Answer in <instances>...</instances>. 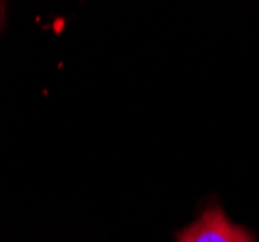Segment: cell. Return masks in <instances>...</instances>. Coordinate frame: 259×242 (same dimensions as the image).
<instances>
[{"label": "cell", "mask_w": 259, "mask_h": 242, "mask_svg": "<svg viewBox=\"0 0 259 242\" xmlns=\"http://www.w3.org/2000/svg\"><path fill=\"white\" fill-rule=\"evenodd\" d=\"M178 242H253L251 234L232 225L221 209H207L192 227L178 236Z\"/></svg>", "instance_id": "6da1fadb"}]
</instances>
